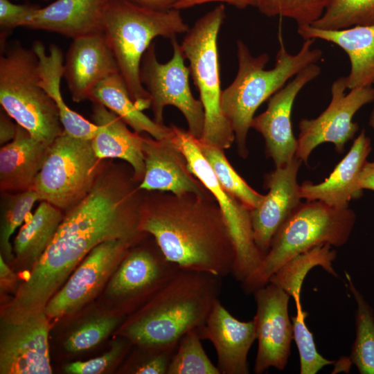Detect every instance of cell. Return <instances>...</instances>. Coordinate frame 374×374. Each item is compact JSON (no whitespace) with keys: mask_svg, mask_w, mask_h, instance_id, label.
I'll return each mask as SVG.
<instances>
[{"mask_svg":"<svg viewBox=\"0 0 374 374\" xmlns=\"http://www.w3.org/2000/svg\"><path fill=\"white\" fill-rule=\"evenodd\" d=\"M0 249L3 259L15 260L10 238L17 229L31 215L30 212L39 201L32 188L19 192H1Z\"/></svg>","mask_w":374,"mask_h":374,"instance_id":"32","label":"cell"},{"mask_svg":"<svg viewBox=\"0 0 374 374\" xmlns=\"http://www.w3.org/2000/svg\"><path fill=\"white\" fill-rule=\"evenodd\" d=\"M50 320L42 311L17 322L1 321V374L52 373Z\"/></svg>","mask_w":374,"mask_h":374,"instance_id":"14","label":"cell"},{"mask_svg":"<svg viewBox=\"0 0 374 374\" xmlns=\"http://www.w3.org/2000/svg\"><path fill=\"white\" fill-rule=\"evenodd\" d=\"M32 48L38 59L39 83L56 105L64 131L75 138L91 141L97 125L70 109L61 93L64 62L62 50L51 44L47 52L40 41L34 42Z\"/></svg>","mask_w":374,"mask_h":374,"instance_id":"26","label":"cell"},{"mask_svg":"<svg viewBox=\"0 0 374 374\" xmlns=\"http://www.w3.org/2000/svg\"><path fill=\"white\" fill-rule=\"evenodd\" d=\"M145 174L139 183L144 191H163L181 195L193 193L213 197L190 171L186 159L172 138L157 140L143 137Z\"/></svg>","mask_w":374,"mask_h":374,"instance_id":"18","label":"cell"},{"mask_svg":"<svg viewBox=\"0 0 374 374\" xmlns=\"http://www.w3.org/2000/svg\"><path fill=\"white\" fill-rule=\"evenodd\" d=\"M373 269H374V267H373Z\"/></svg>","mask_w":374,"mask_h":374,"instance_id":"48","label":"cell"},{"mask_svg":"<svg viewBox=\"0 0 374 374\" xmlns=\"http://www.w3.org/2000/svg\"><path fill=\"white\" fill-rule=\"evenodd\" d=\"M171 127L172 140L185 156L190 171L211 193L222 211L235 252L231 274L241 283L264 258L253 239L251 210L221 186L201 153L196 138L188 131Z\"/></svg>","mask_w":374,"mask_h":374,"instance_id":"9","label":"cell"},{"mask_svg":"<svg viewBox=\"0 0 374 374\" xmlns=\"http://www.w3.org/2000/svg\"><path fill=\"white\" fill-rule=\"evenodd\" d=\"M50 145L34 138L17 124L15 138L0 149L1 192L31 188Z\"/></svg>","mask_w":374,"mask_h":374,"instance_id":"25","label":"cell"},{"mask_svg":"<svg viewBox=\"0 0 374 374\" xmlns=\"http://www.w3.org/2000/svg\"><path fill=\"white\" fill-rule=\"evenodd\" d=\"M256 312L255 323L258 350L253 372L262 374L269 368L283 371L290 355L293 325L289 315L290 296L268 283L253 293Z\"/></svg>","mask_w":374,"mask_h":374,"instance_id":"13","label":"cell"},{"mask_svg":"<svg viewBox=\"0 0 374 374\" xmlns=\"http://www.w3.org/2000/svg\"><path fill=\"white\" fill-rule=\"evenodd\" d=\"M374 24V0H328L321 17L312 26L335 30Z\"/></svg>","mask_w":374,"mask_h":374,"instance_id":"33","label":"cell"},{"mask_svg":"<svg viewBox=\"0 0 374 374\" xmlns=\"http://www.w3.org/2000/svg\"><path fill=\"white\" fill-rule=\"evenodd\" d=\"M129 1L151 10L165 11L173 9V6L178 0H128Z\"/></svg>","mask_w":374,"mask_h":374,"instance_id":"44","label":"cell"},{"mask_svg":"<svg viewBox=\"0 0 374 374\" xmlns=\"http://www.w3.org/2000/svg\"><path fill=\"white\" fill-rule=\"evenodd\" d=\"M328 0H254L264 15L294 20L298 26L312 25L323 13Z\"/></svg>","mask_w":374,"mask_h":374,"instance_id":"35","label":"cell"},{"mask_svg":"<svg viewBox=\"0 0 374 374\" xmlns=\"http://www.w3.org/2000/svg\"><path fill=\"white\" fill-rule=\"evenodd\" d=\"M355 222V213L349 207H334L319 200L301 202L276 232L261 263L241 282L242 291L253 294L285 263L314 247L344 245Z\"/></svg>","mask_w":374,"mask_h":374,"instance_id":"5","label":"cell"},{"mask_svg":"<svg viewBox=\"0 0 374 374\" xmlns=\"http://www.w3.org/2000/svg\"><path fill=\"white\" fill-rule=\"evenodd\" d=\"M127 344L123 340L113 343L109 351L99 357L84 362H74L64 366V371L70 374H98L103 373L123 356Z\"/></svg>","mask_w":374,"mask_h":374,"instance_id":"39","label":"cell"},{"mask_svg":"<svg viewBox=\"0 0 374 374\" xmlns=\"http://www.w3.org/2000/svg\"><path fill=\"white\" fill-rule=\"evenodd\" d=\"M17 277L15 273L7 265L3 256L0 255V282L1 288L7 289L16 283Z\"/></svg>","mask_w":374,"mask_h":374,"instance_id":"45","label":"cell"},{"mask_svg":"<svg viewBox=\"0 0 374 374\" xmlns=\"http://www.w3.org/2000/svg\"><path fill=\"white\" fill-rule=\"evenodd\" d=\"M225 17L224 6L218 5L195 21L180 44L204 107V125L199 139L223 150L235 142L221 108L217 37Z\"/></svg>","mask_w":374,"mask_h":374,"instance_id":"7","label":"cell"},{"mask_svg":"<svg viewBox=\"0 0 374 374\" xmlns=\"http://www.w3.org/2000/svg\"><path fill=\"white\" fill-rule=\"evenodd\" d=\"M302 161L295 157L287 164L276 167L265 176L264 186L269 192L254 209L251 220L255 243L264 257L279 227L301 204L297 175Z\"/></svg>","mask_w":374,"mask_h":374,"instance_id":"17","label":"cell"},{"mask_svg":"<svg viewBox=\"0 0 374 374\" xmlns=\"http://www.w3.org/2000/svg\"><path fill=\"white\" fill-rule=\"evenodd\" d=\"M135 246L123 258L107 287L109 295L125 306L148 301L179 269L166 259L158 245L156 249Z\"/></svg>","mask_w":374,"mask_h":374,"instance_id":"16","label":"cell"},{"mask_svg":"<svg viewBox=\"0 0 374 374\" xmlns=\"http://www.w3.org/2000/svg\"><path fill=\"white\" fill-rule=\"evenodd\" d=\"M199 328L188 331L180 339L167 374H220L206 355Z\"/></svg>","mask_w":374,"mask_h":374,"instance_id":"34","label":"cell"},{"mask_svg":"<svg viewBox=\"0 0 374 374\" xmlns=\"http://www.w3.org/2000/svg\"><path fill=\"white\" fill-rule=\"evenodd\" d=\"M64 216L60 208L47 202H40L14 240L15 260L31 269L52 241Z\"/></svg>","mask_w":374,"mask_h":374,"instance_id":"28","label":"cell"},{"mask_svg":"<svg viewBox=\"0 0 374 374\" xmlns=\"http://www.w3.org/2000/svg\"><path fill=\"white\" fill-rule=\"evenodd\" d=\"M357 188L360 191L364 189L374 191V161L364 163L359 175Z\"/></svg>","mask_w":374,"mask_h":374,"instance_id":"43","label":"cell"},{"mask_svg":"<svg viewBox=\"0 0 374 374\" xmlns=\"http://www.w3.org/2000/svg\"><path fill=\"white\" fill-rule=\"evenodd\" d=\"M42 1H49V0H42Z\"/></svg>","mask_w":374,"mask_h":374,"instance_id":"47","label":"cell"},{"mask_svg":"<svg viewBox=\"0 0 374 374\" xmlns=\"http://www.w3.org/2000/svg\"><path fill=\"white\" fill-rule=\"evenodd\" d=\"M296 314L291 317L293 325V339L298 348L301 374H317L324 366L335 364L323 357L318 351L312 333L305 323L308 312L301 303L295 305Z\"/></svg>","mask_w":374,"mask_h":374,"instance_id":"36","label":"cell"},{"mask_svg":"<svg viewBox=\"0 0 374 374\" xmlns=\"http://www.w3.org/2000/svg\"><path fill=\"white\" fill-rule=\"evenodd\" d=\"M331 247L328 244H319L296 256L279 268L269 283L284 290L294 300L301 299L304 279L313 267H321L330 275L338 277L333 267L337 255Z\"/></svg>","mask_w":374,"mask_h":374,"instance_id":"29","label":"cell"},{"mask_svg":"<svg viewBox=\"0 0 374 374\" xmlns=\"http://www.w3.org/2000/svg\"><path fill=\"white\" fill-rule=\"evenodd\" d=\"M222 278L179 268L121 328V335L140 346L179 343L188 331L203 326L222 290Z\"/></svg>","mask_w":374,"mask_h":374,"instance_id":"2","label":"cell"},{"mask_svg":"<svg viewBox=\"0 0 374 374\" xmlns=\"http://www.w3.org/2000/svg\"><path fill=\"white\" fill-rule=\"evenodd\" d=\"M297 32L303 39H323L346 52L350 62V73L346 76L348 89L374 84V24L335 30L304 25L298 26Z\"/></svg>","mask_w":374,"mask_h":374,"instance_id":"24","label":"cell"},{"mask_svg":"<svg viewBox=\"0 0 374 374\" xmlns=\"http://www.w3.org/2000/svg\"><path fill=\"white\" fill-rule=\"evenodd\" d=\"M347 287L355 301V338L350 359L361 374H374V309L345 271Z\"/></svg>","mask_w":374,"mask_h":374,"instance_id":"30","label":"cell"},{"mask_svg":"<svg viewBox=\"0 0 374 374\" xmlns=\"http://www.w3.org/2000/svg\"><path fill=\"white\" fill-rule=\"evenodd\" d=\"M89 100L107 107L136 132H146L157 140L172 136L171 126L156 123L136 107L120 73H113L98 82Z\"/></svg>","mask_w":374,"mask_h":374,"instance_id":"27","label":"cell"},{"mask_svg":"<svg viewBox=\"0 0 374 374\" xmlns=\"http://www.w3.org/2000/svg\"><path fill=\"white\" fill-rule=\"evenodd\" d=\"M346 77L335 80L328 107L317 118L299 122L296 157L302 162L308 164L312 150L324 143H333L341 154L346 143L354 138L359 125L353 118L363 106L374 102V87H357L346 94Z\"/></svg>","mask_w":374,"mask_h":374,"instance_id":"11","label":"cell"},{"mask_svg":"<svg viewBox=\"0 0 374 374\" xmlns=\"http://www.w3.org/2000/svg\"><path fill=\"white\" fill-rule=\"evenodd\" d=\"M103 161L96 155L90 140L63 131L49 146L31 188L39 202H47L65 213L91 190Z\"/></svg>","mask_w":374,"mask_h":374,"instance_id":"8","label":"cell"},{"mask_svg":"<svg viewBox=\"0 0 374 374\" xmlns=\"http://www.w3.org/2000/svg\"><path fill=\"white\" fill-rule=\"evenodd\" d=\"M189 29L179 10L159 11L128 0L107 1L100 30L112 51L130 96L140 110L148 109L151 105L150 95L140 80L144 53L154 38L171 39Z\"/></svg>","mask_w":374,"mask_h":374,"instance_id":"4","label":"cell"},{"mask_svg":"<svg viewBox=\"0 0 374 374\" xmlns=\"http://www.w3.org/2000/svg\"><path fill=\"white\" fill-rule=\"evenodd\" d=\"M0 104L34 138L51 145L64 131L57 107L39 83L33 48L13 42L1 48Z\"/></svg>","mask_w":374,"mask_h":374,"instance_id":"6","label":"cell"},{"mask_svg":"<svg viewBox=\"0 0 374 374\" xmlns=\"http://www.w3.org/2000/svg\"><path fill=\"white\" fill-rule=\"evenodd\" d=\"M170 39L173 55L166 63L158 61L154 44L144 53L140 66V80L150 98L154 121L163 123V110L168 105L177 108L184 115L188 132L201 139L204 125V111L200 100L194 98L189 85V67L176 37Z\"/></svg>","mask_w":374,"mask_h":374,"instance_id":"10","label":"cell"},{"mask_svg":"<svg viewBox=\"0 0 374 374\" xmlns=\"http://www.w3.org/2000/svg\"><path fill=\"white\" fill-rule=\"evenodd\" d=\"M3 109L0 113V144L3 145L10 142L17 132V123Z\"/></svg>","mask_w":374,"mask_h":374,"instance_id":"42","label":"cell"},{"mask_svg":"<svg viewBox=\"0 0 374 374\" xmlns=\"http://www.w3.org/2000/svg\"><path fill=\"white\" fill-rule=\"evenodd\" d=\"M199 332L202 339L215 347L220 374L249 373L248 354L256 340L253 320L237 319L218 299Z\"/></svg>","mask_w":374,"mask_h":374,"instance_id":"20","label":"cell"},{"mask_svg":"<svg viewBox=\"0 0 374 374\" xmlns=\"http://www.w3.org/2000/svg\"><path fill=\"white\" fill-rule=\"evenodd\" d=\"M108 0H55L38 7L21 27L61 34L72 39L100 30Z\"/></svg>","mask_w":374,"mask_h":374,"instance_id":"23","label":"cell"},{"mask_svg":"<svg viewBox=\"0 0 374 374\" xmlns=\"http://www.w3.org/2000/svg\"><path fill=\"white\" fill-rule=\"evenodd\" d=\"M148 192L141 207L139 230L153 237L167 260L179 268L222 278L232 273L234 248L213 197Z\"/></svg>","mask_w":374,"mask_h":374,"instance_id":"1","label":"cell"},{"mask_svg":"<svg viewBox=\"0 0 374 374\" xmlns=\"http://www.w3.org/2000/svg\"><path fill=\"white\" fill-rule=\"evenodd\" d=\"M199 149L208 162L221 186L248 208H256L264 196L252 188L229 162L223 150L196 139Z\"/></svg>","mask_w":374,"mask_h":374,"instance_id":"31","label":"cell"},{"mask_svg":"<svg viewBox=\"0 0 374 374\" xmlns=\"http://www.w3.org/2000/svg\"><path fill=\"white\" fill-rule=\"evenodd\" d=\"M178 344L166 346H143L145 354L128 366L127 371L135 374H167L170 363Z\"/></svg>","mask_w":374,"mask_h":374,"instance_id":"38","label":"cell"},{"mask_svg":"<svg viewBox=\"0 0 374 374\" xmlns=\"http://www.w3.org/2000/svg\"><path fill=\"white\" fill-rule=\"evenodd\" d=\"M121 320L118 315H109L83 323L65 339L64 349L69 353H75L97 346L115 330Z\"/></svg>","mask_w":374,"mask_h":374,"instance_id":"37","label":"cell"},{"mask_svg":"<svg viewBox=\"0 0 374 374\" xmlns=\"http://www.w3.org/2000/svg\"><path fill=\"white\" fill-rule=\"evenodd\" d=\"M371 150V139L363 129L328 178L317 184L305 181L300 185L301 198L319 200L337 208L348 207L349 202L362 192L357 188V181Z\"/></svg>","mask_w":374,"mask_h":374,"instance_id":"21","label":"cell"},{"mask_svg":"<svg viewBox=\"0 0 374 374\" xmlns=\"http://www.w3.org/2000/svg\"><path fill=\"white\" fill-rule=\"evenodd\" d=\"M368 124H369V126L374 131V104H373L372 110H371V114H370Z\"/></svg>","mask_w":374,"mask_h":374,"instance_id":"46","label":"cell"},{"mask_svg":"<svg viewBox=\"0 0 374 374\" xmlns=\"http://www.w3.org/2000/svg\"><path fill=\"white\" fill-rule=\"evenodd\" d=\"M215 1L226 3L239 9H244L248 6H254V0H178L173 6V9L180 10L197 5Z\"/></svg>","mask_w":374,"mask_h":374,"instance_id":"41","label":"cell"},{"mask_svg":"<svg viewBox=\"0 0 374 374\" xmlns=\"http://www.w3.org/2000/svg\"><path fill=\"white\" fill-rule=\"evenodd\" d=\"M141 241L114 239L95 247L82 260L44 311L50 319L74 313L91 301L131 247Z\"/></svg>","mask_w":374,"mask_h":374,"instance_id":"12","label":"cell"},{"mask_svg":"<svg viewBox=\"0 0 374 374\" xmlns=\"http://www.w3.org/2000/svg\"><path fill=\"white\" fill-rule=\"evenodd\" d=\"M37 5L16 4L10 0H0L1 48L6 45L8 32L21 27L25 20L38 8Z\"/></svg>","mask_w":374,"mask_h":374,"instance_id":"40","label":"cell"},{"mask_svg":"<svg viewBox=\"0 0 374 374\" xmlns=\"http://www.w3.org/2000/svg\"><path fill=\"white\" fill-rule=\"evenodd\" d=\"M321 71L317 64L307 66L271 96L266 110L252 120L251 128L262 136L266 154L276 167L287 164L296 157L297 139L291 123L294 102L301 90L317 78Z\"/></svg>","mask_w":374,"mask_h":374,"instance_id":"15","label":"cell"},{"mask_svg":"<svg viewBox=\"0 0 374 374\" xmlns=\"http://www.w3.org/2000/svg\"><path fill=\"white\" fill-rule=\"evenodd\" d=\"M91 118L97 131L91 139L93 151L101 160L118 159L132 168L133 179L140 183L145 174L143 136L131 132L116 114L98 103H93Z\"/></svg>","mask_w":374,"mask_h":374,"instance_id":"22","label":"cell"},{"mask_svg":"<svg viewBox=\"0 0 374 374\" xmlns=\"http://www.w3.org/2000/svg\"><path fill=\"white\" fill-rule=\"evenodd\" d=\"M304 40L300 50L291 54L280 30L275 65L269 70L265 69L269 60L267 53L253 56L242 40L237 41L238 73L232 83L222 91L221 108L233 130L238 153L242 158L249 154L247 135L258 108L288 80L320 60L322 51L312 47L315 39Z\"/></svg>","mask_w":374,"mask_h":374,"instance_id":"3","label":"cell"},{"mask_svg":"<svg viewBox=\"0 0 374 374\" xmlns=\"http://www.w3.org/2000/svg\"><path fill=\"white\" fill-rule=\"evenodd\" d=\"M115 73H119L118 67L102 31L73 39L64 62V78L74 102L89 100L96 85Z\"/></svg>","mask_w":374,"mask_h":374,"instance_id":"19","label":"cell"}]
</instances>
